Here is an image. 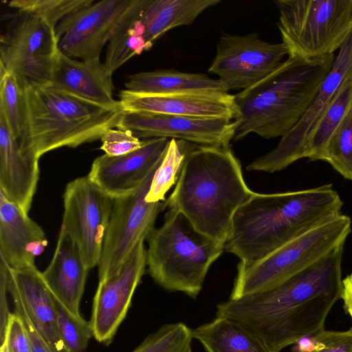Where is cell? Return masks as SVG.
Wrapping results in <instances>:
<instances>
[{
    "mask_svg": "<svg viewBox=\"0 0 352 352\" xmlns=\"http://www.w3.org/2000/svg\"><path fill=\"white\" fill-rule=\"evenodd\" d=\"M331 184L254 195L236 212L224 244L244 266L254 265L323 218L341 212Z\"/></svg>",
    "mask_w": 352,
    "mask_h": 352,
    "instance_id": "cell-2",
    "label": "cell"
},
{
    "mask_svg": "<svg viewBox=\"0 0 352 352\" xmlns=\"http://www.w3.org/2000/svg\"><path fill=\"white\" fill-rule=\"evenodd\" d=\"M55 28L25 12L10 14L0 37V68L11 74L23 93L49 85L59 53Z\"/></svg>",
    "mask_w": 352,
    "mask_h": 352,
    "instance_id": "cell-9",
    "label": "cell"
},
{
    "mask_svg": "<svg viewBox=\"0 0 352 352\" xmlns=\"http://www.w3.org/2000/svg\"><path fill=\"white\" fill-rule=\"evenodd\" d=\"M192 333L183 322L166 324L148 335L132 352H192Z\"/></svg>",
    "mask_w": 352,
    "mask_h": 352,
    "instance_id": "cell-30",
    "label": "cell"
},
{
    "mask_svg": "<svg viewBox=\"0 0 352 352\" xmlns=\"http://www.w3.org/2000/svg\"><path fill=\"white\" fill-rule=\"evenodd\" d=\"M287 54L283 43L266 42L256 33L224 34L218 41L208 72L219 76L228 91H242L273 72Z\"/></svg>",
    "mask_w": 352,
    "mask_h": 352,
    "instance_id": "cell-13",
    "label": "cell"
},
{
    "mask_svg": "<svg viewBox=\"0 0 352 352\" xmlns=\"http://www.w3.org/2000/svg\"><path fill=\"white\" fill-rule=\"evenodd\" d=\"M341 298L344 302L345 311L352 319V274L342 280Z\"/></svg>",
    "mask_w": 352,
    "mask_h": 352,
    "instance_id": "cell-40",
    "label": "cell"
},
{
    "mask_svg": "<svg viewBox=\"0 0 352 352\" xmlns=\"http://www.w3.org/2000/svg\"><path fill=\"white\" fill-rule=\"evenodd\" d=\"M124 111H142L199 118H223L234 120L239 112L234 95L213 91L151 94L119 93Z\"/></svg>",
    "mask_w": 352,
    "mask_h": 352,
    "instance_id": "cell-18",
    "label": "cell"
},
{
    "mask_svg": "<svg viewBox=\"0 0 352 352\" xmlns=\"http://www.w3.org/2000/svg\"><path fill=\"white\" fill-rule=\"evenodd\" d=\"M12 300L14 306V312L21 316L27 328L31 341L32 352H54L41 337L40 333L36 331L25 313L21 304L16 300Z\"/></svg>",
    "mask_w": 352,
    "mask_h": 352,
    "instance_id": "cell-39",
    "label": "cell"
},
{
    "mask_svg": "<svg viewBox=\"0 0 352 352\" xmlns=\"http://www.w3.org/2000/svg\"><path fill=\"white\" fill-rule=\"evenodd\" d=\"M7 264L0 257V340L3 338L10 312L8 305Z\"/></svg>",
    "mask_w": 352,
    "mask_h": 352,
    "instance_id": "cell-38",
    "label": "cell"
},
{
    "mask_svg": "<svg viewBox=\"0 0 352 352\" xmlns=\"http://www.w3.org/2000/svg\"><path fill=\"white\" fill-rule=\"evenodd\" d=\"M50 86L107 107H120L114 100L112 74L100 58L76 60L59 51Z\"/></svg>",
    "mask_w": 352,
    "mask_h": 352,
    "instance_id": "cell-21",
    "label": "cell"
},
{
    "mask_svg": "<svg viewBox=\"0 0 352 352\" xmlns=\"http://www.w3.org/2000/svg\"><path fill=\"white\" fill-rule=\"evenodd\" d=\"M133 1H94L67 15L55 28L60 51L84 60L100 58L118 21Z\"/></svg>",
    "mask_w": 352,
    "mask_h": 352,
    "instance_id": "cell-15",
    "label": "cell"
},
{
    "mask_svg": "<svg viewBox=\"0 0 352 352\" xmlns=\"http://www.w3.org/2000/svg\"><path fill=\"white\" fill-rule=\"evenodd\" d=\"M326 162L352 181V107L330 139Z\"/></svg>",
    "mask_w": 352,
    "mask_h": 352,
    "instance_id": "cell-33",
    "label": "cell"
},
{
    "mask_svg": "<svg viewBox=\"0 0 352 352\" xmlns=\"http://www.w3.org/2000/svg\"><path fill=\"white\" fill-rule=\"evenodd\" d=\"M288 57L334 54L352 33V0H274Z\"/></svg>",
    "mask_w": 352,
    "mask_h": 352,
    "instance_id": "cell-8",
    "label": "cell"
},
{
    "mask_svg": "<svg viewBox=\"0 0 352 352\" xmlns=\"http://www.w3.org/2000/svg\"><path fill=\"white\" fill-rule=\"evenodd\" d=\"M351 76L352 33L338 50L331 71L299 121L281 138L273 150L250 164L247 170L274 173L304 158L305 148L310 133L340 91L344 82Z\"/></svg>",
    "mask_w": 352,
    "mask_h": 352,
    "instance_id": "cell-12",
    "label": "cell"
},
{
    "mask_svg": "<svg viewBox=\"0 0 352 352\" xmlns=\"http://www.w3.org/2000/svg\"><path fill=\"white\" fill-rule=\"evenodd\" d=\"M100 149L110 156H119L139 148L142 144L130 131L110 129L100 138Z\"/></svg>",
    "mask_w": 352,
    "mask_h": 352,
    "instance_id": "cell-37",
    "label": "cell"
},
{
    "mask_svg": "<svg viewBox=\"0 0 352 352\" xmlns=\"http://www.w3.org/2000/svg\"><path fill=\"white\" fill-rule=\"evenodd\" d=\"M236 123L223 118H199L142 111H124L117 128L138 138H165L202 146H228Z\"/></svg>",
    "mask_w": 352,
    "mask_h": 352,
    "instance_id": "cell-16",
    "label": "cell"
},
{
    "mask_svg": "<svg viewBox=\"0 0 352 352\" xmlns=\"http://www.w3.org/2000/svg\"><path fill=\"white\" fill-rule=\"evenodd\" d=\"M170 139L153 138L129 153L96 157L87 177L102 191L113 199L134 192L151 172L160 165Z\"/></svg>",
    "mask_w": 352,
    "mask_h": 352,
    "instance_id": "cell-17",
    "label": "cell"
},
{
    "mask_svg": "<svg viewBox=\"0 0 352 352\" xmlns=\"http://www.w3.org/2000/svg\"><path fill=\"white\" fill-rule=\"evenodd\" d=\"M146 0H133L118 21L107 43L104 64L113 73L133 56L150 50L144 39L141 15Z\"/></svg>",
    "mask_w": 352,
    "mask_h": 352,
    "instance_id": "cell-27",
    "label": "cell"
},
{
    "mask_svg": "<svg viewBox=\"0 0 352 352\" xmlns=\"http://www.w3.org/2000/svg\"><path fill=\"white\" fill-rule=\"evenodd\" d=\"M7 285L12 298L21 304L50 349L54 352H65L58 328L54 298L41 272L35 265L14 269L7 264Z\"/></svg>",
    "mask_w": 352,
    "mask_h": 352,
    "instance_id": "cell-19",
    "label": "cell"
},
{
    "mask_svg": "<svg viewBox=\"0 0 352 352\" xmlns=\"http://www.w3.org/2000/svg\"><path fill=\"white\" fill-rule=\"evenodd\" d=\"M22 98L23 126L19 140L39 158L58 148L100 139L117 127L124 112L122 107L99 105L50 85L28 89Z\"/></svg>",
    "mask_w": 352,
    "mask_h": 352,
    "instance_id": "cell-5",
    "label": "cell"
},
{
    "mask_svg": "<svg viewBox=\"0 0 352 352\" xmlns=\"http://www.w3.org/2000/svg\"><path fill=\"white\" fill-rule=\"evenodd\" d=\"M54 298L58 328L65 352H86L89 341L94 336L89 321L72 314Z\"/></svg>",
    "mask_w": 352,
    "mask_h": 352,
    "instance_id": "cell-32",
    "label": "cell"
},
{
    "mask_svg": "<svg viewBox=\"0 0 352 352\" xmlns=\"http://www.w3.org/2000/svg\"><path fill=\"white\" fill-rule=\"evenodd\" d=\"M47 243L41 227L0 192V257L14 269L35 265Z\"/></svg>",
    "mask_w": 352,
    "mask_h": 352,
    "instance_id": "cell-22",
    "label": "cell"
},
{
    "mask_svg": "<svg viewBox=\"0 0 352 352\" xmlns=\"http://www.w3.org/2000/svg\"><path fill=\"white\" fill-rule=\"evenodd\" d=\"M148 272L168 292L195 298L224 245L198 232L180 212L168 210L164 223L146 239Z\"/></svg>",
    "mask_w": 352,
    "mask_h": 352,
    "instance_id": "cell-6",
    "label": "cell"
},
{
    "mask_svg": "<svg viewBox=\"0 0 352 352\" xmlns=\"http://www.w3.org/2000/svg\"><path fill=\"white\" fill-rule=\"evenodd\" d=\"M159 166L134 192L114 199L98 265L99 280L116 270L138 243L155 229L157 217L165 209L164 201L148 202L146 197Z\"/></svg>",
    "mask_w": 352,
    "mask_h": 352,
    "instance_id": "cell-10",
    "label": "cell"
},
{
    "mask_svg": "<svg viewBox=\"0 0 352 352\" xmlns=\"http://www.w3.org/2000/svg\"><path fill=\"white\" fill-rule=\"evenodd\" d=\"M335 58L288 57L267 76L234 95L239 114L233 140L252 133L264 139L287 133L312 102Z\"/></svg>",
    "mask_w": 352,
    "mask_h": 352,
    "instance_id": "cell-4",
    "label": "cell"
},
{
    "mask_svg": "<svg viewBox=\"0 0 352 352\" xmlns=\"http://www.w3.org/2000/svg\"><path fill=\"white\" fill-rule=\"evenodd\" d=\"M89 270L76 243L60 230L52 258L41 274L54 297L75 316H81L80 304Z\"/></svg>",
    "mask_w": 352,
    "mask_h": 352,
    "instance_id": "cell-23",
    "label": "cell"
},
{
    "mask_svg": "<svg viewBox=\"0 0 352 352\" xmlns=\"http://www.w3.org/2000/svg\"><path fill=\"white\" fill-rule=\"evenodd\" d=\"M190 142L170 139L161 164L157 169L146 197L148 202L164 201L165 195L175 184L187 155L195 146Z\"/></svg>",
    "mask_w": 352,
    "mask_h": 352,
    "instance_id": "cell-29",
    "label": "cell"
},
{
    "mask_svg": "<svg viewBox=\"0 0 352 352\" xmlns=\"http://www.w3.org/2000/svg\"><path fill=\"white\" fill-rule=\"evenodd\" d=\"M0 352H32L30 338L21 316L11 313L3 338Z\"/></svg>",
    "mask_w": 352,
    "mask_h": 352,
    "instance_id": "cell-36",
    "label": "cell"
},
{
    "mask_svg": "<svg viewBox=\"0 0 352 352\" xmlns=\"http://www.w3.org/2000/svg\"><path fill=\"white\" fill-rule=\"evenodd\" d=\"M94 0H13L9 7L46 21L53 28L67 15L91 4Z\"/></svg>",
    "mask_w": 352,
    "mask_h": 352,
    "instance_id": "cell-31",
    "label": "cell"
},
{
    "mask_svg": "<svg viewBox=\"0 0 352 352\" xmlns=\"http://www.w3.org/2000/svg\"><path fill=\"white\" fill-rule=\"evenodd\" d=\"M192 333L206 352H275L246 327L224 317L216 316Z\"/></svg>",
    "mask_w": 352,
    "mask_h": 352,
    "instance_id": "cell-26",
    "label": "cell"
},
{
    "mask_svg": "<svg viewBox=\"0 0 352 352\" xmlns=\"http://www.w3.org/2000/svg\"><path fill=\"white\" fill-rule=\"evenodd\" d=\"M343 248L273 289L219 303L216 316L241 323L275 352L316 334L341 298Z\"/></svg>",
    "mask_w": 352,
    "mask_h": 352,
    "instance_id": "cell-1",
    "label": "cell"
},
{
    "mask_svg": "<svg viewBox=\"0 0 352 352\" xmlns=\"http://www.w3.org/2000/svg\"><path fill=\"white\" fill-rule=\"evenodd\" d=\"M351 107L352 76L344 82L340 91L310 133L304 157L311 161H326L330 139Z\"/></svg>",
    "mask_w": 352,
    "mask_h": 352,
    "instance_id": "cell-28",
    "label": "cell"
},
{
    "mask_svg": "<svg viewBox=\"0 0 352 352\" xmlns=\"http://www.w3.org/2000/svg\"><path fill=\"white\" fill-rule=\"evenodd\" d=\"M38 160L21 147L0 116V192L27 214L38 181Z\"/></svg>",
    "mask_w": 352,
    "mask_h": 352,
    "instance_id": "cell-20",
    "label": "cell"
},
{
    "mask_svg": "<svg viewBox=\"0 0 352 352\" xmlns=\"http://www.w3.org/2000/svg\"><path fill=\"white\" fill-rule=\"evenodd\" d=\"M254 194L230 146H195L164 208L182 214L200 233L225 244L236 212Z\"/></svg>",
    "mask_w": 352,
    "mask_h": 352,
    "instance_id": "cell-3",
    "label": "cell"
},
{
    "mask_svg": "<svg viewBox=\"0 0 352 352\" xmlns=\"http://www.w3.org/2000/svg\"><path fill=\"white\" fill-rule=\"evenodd\" d=\"M146 256L142 240L116 270L98 281L89 322L100 343L109 344L125 318L147 265Z\"/></svg>",
    "mask_w": 352,
    "mask_h": 352,
    "instance_id": "cell-14",
    "label": "cell"
},
{
    "mask_svg": "<svg viewBox=\"0 0 352 352\" xmlns=\"http://www.w3.org/2000/svg\"><path fill=\"white\" fill-rule=\"evenodd\" d=\"M220 0H146L141 20L144 39L151 49L153 43L168 30L188 25Z\"/></svg>",
    "mask_w": 352,
    "mask_h": 352,
    "instance_id": "cell-24",
    "label": "cell"
},
{
    "mask_svg": "<svg viewBox=\"0 0 352 352\" xmlns=\"http://www.w3.org/2000/svg\"><path fill=\"white\" fill-rule=\"evenodd\" d=\"M113 203L87 176L66 186L60 230L76 243L89 270L98 265Z\"/></svg>",
    "mask_w": 352,
    "mask_h": 352,
    "instance_id": "cell-11",
    "label": "cell"
},
{
    "mask_svg": "<svg viewBox=\"0 0 352 352\" xmlns=\"http://www.w3.org/2000/svg\"><path fill=\"white\" fill-rule=\"evenodd\" d=\"M0 116L15 139L21 135L23 126L22 92L14 78L0 68Z\"/></svg>",
    "mask_w": 352,
    "mask_h": 352,
    "instance_id": "cell-34",
    "label": "cell"
},
{
    "mask_svg": "<svg viewBox=\"0 0 352 352\" xmlns=\"http://www.w3.org/2000/svg\"><path fill=\"white\" fill-rule=\"evenodd\" d=\"M125 87L129 91L151 94L197 91L228 93L226 85L219 78L175 69L133 74L128 76Z\"/></svg>",
    "mask_w": 352,
    "mask_h": 352,
    "instance_id": "cell-25",
    "label": "cell"
},
{
    "mask_svg": "<svg viewBox=\"0 0 352 352\" xmlns=\"http://www.w3.org/2000/svg\"><path fill=\"white\" fill-rule=\"evenodd\" d=\"M351 219L341 212L326 217L259 262L237 265L230 299L273 289L310 267L340 245L351 232Z\"/></svg>",
    "mask_w": 352,
    "mask_h": 352,
    "instance_id": "cell-7",
    "label": "cell"
},
{
    "mask_svg": "<svg viewBox=\"0 0 352 352\" xmlns=\"http://www.w3.org/2000/svg\"><path fill=\"white\" fill-rule=\"evenodd\" d=\"M309 338V347L296 352H352V326L342 331L323 329Z\"/></svg>",
    "mask_w": 352,
    "mask_h": 352,
    "instance_id": "cell-35",
    "label": "cell"
}]
</instances>
